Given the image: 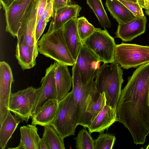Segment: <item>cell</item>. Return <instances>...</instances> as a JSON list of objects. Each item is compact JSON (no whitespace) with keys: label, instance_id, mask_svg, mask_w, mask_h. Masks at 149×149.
<instances>
[{"label":"cell","instance_id":"obj_2","mask_svg":"<svg viewBox=\"0 0 149 149\" xmlns=\"http://www.w3.org/2000/svg\"><path fill=\"white\" fill-rule=\"evenodd\" d=\"M104 63L97 70L95 86L100 94L104 92L107 104L116 110L124 80L123 70L116 62Z\"/></svg>","mask_w":149,"mask_h":149},{"label":"cell","instance_id":"obj_20","mask_svg":"<svg viewBox=\"0 0 149 149\" xmlns=\"http://www.w3.org/2000/svg\"><path fill=\"white\" fill-rule=\"evenodd\" d=\"M36 125L31 124L22 126L20 128V138L17 147L11 149H39L40 139L38 133Z\"/></svg>","mask_w":149,"mask_h":149},{"label":"cell","instance_id":"obj_41","mask_svg":"<svg viewBox=\"0 0 149 149\" xmlns=\"http://www.w3.org/2000/svg\"><path fill=\"white\" fill-rule=\"evenodd\" d=\"M148 104L149 105V88H148Z\"/></svg>","mask_w":149,"mask_h":149},{"label":"cell","instance_id":"obj_5","mask_svg":"<svg viewBox=\"0 0 149 149\" xmlns=\"http://www.w3.org/2000/svg\"><path fill=\"white\" fill-rule=\"evenodd\" d=\"M77 120V105L72 91L59 102L57 114L51 125L64 139L75 135Z\"/></svg>","mask_w":149,"mask_h":149},{"label":"cell","instance_id":"obj_21","mask_svg":"<svg viewBox=\"0 0 149 149\" xmlns=\"http://www.w3.org/2000/svg\"><path fill=\"white\" fill-rule=\"evenodd\" d=\"M105 5L119 24L126 23L136 17L118 0H106Z\"/></svg>","mask_w":149,"mask_h":149},{"label":"cell","instance_id":"obj_29","mask_svg":"<svg viewBox=\"0 0 149 149\" xmlns=\"http://www.w3.org/2000/svg\"><path fill=\"white\" fill-rule=\"evenodd\" d=\"M107 104V100L104 92L100 94L97 100L91 102L86 111L91 118V120Z\"/></svg>","mask_w":149,"mask_h":149},{"label":"cell","instance_id":"obj_6","mask_svg":"<svg viewBox=\"0 0 149 149\" xmlns=\"http://www.w3.org/2000/svg\"><path fill=\"white\" fill-rule=\"evenodd\" d=\"M114 60L127 69L149 63V46L122 43L116 45Z\"/></svg>","mask_w":149,"mask_h":149},{"label":"cell","instance_id":"obj_16","mask_svg":"<svg viewBox=\"0 0 149 149\" xmlns=\"http://www.w3.org/2000/svg\"><path fill=\"white\" fill-rule=\"evenodd\" d=\"M82 8L77 4H68L58 9L52 18L46 32L50 33L62 27L72 18L79 16Z\"/></svg>","mask_w":149,"mask_h":149},{"label":"cell","instance_id":"obj_40","mask_svg":"<svg viewBox=\"0 0 149 149\" xmlns=\"http://www.w3.org/2000/svg\"><path fill=\"white\" fill-rule=\"evenodd\" d=\"M25 0H15V1H17V2H19V1H24Z\"/></svg>","mask_w":149,"mask_h":149},{"label":"cell","instance_id":"obj_36","mask_svg":"<svg viewBox=\"0 0 149 149\" xmlns=\"http://www.w3.org/2000/svg\"><path fill=\"white\" fill-rule=\"evenodd\" d=\"M1 3L4 10L8 8L15 0H0Z\"/></svg>","mask_w":149,"mask_h":149},{"label":"cell","instance_id":"obj_38","mask_svg":"<svg viewBox=\"0 0 149 149\" xmlns=\"http://www.w3.org/2000/svg\"><path fill=\"white\" fill-rule=\"evenodd\" d=\"M123 1L136 3L138 2L137 0H121Z\"/></svg>","mask_w":149,"mask_h":149},{"label":"cell","instance_id":"obj_33","mask_svg":"<svg viewBox=\"0 0 149 149\" xmlns=\"http://www.w3.org/2000/svg\"><path fill=\"white\" fill-rule=\"evenodd\" d=\"M49 0H38L37 23L41 16Z\"/></svg>","mask_w":149,"mask_h":149},{"label":"cell","instance_id":"obj_3","mask_svg":"<svg viewBox=\"0 0 149 149\" xmlns=\"http://www.w3.org/2000/svg\"><path fill=\"white\" fill-rule=\"evenodd\" d=\"M38 52L58 63L73 66L76 61L66 41L63 26L50 33L44 34L37 42Z\"/></svg>","mask_w":149,"mask_h":149},{"label":"cell","instance_id":"obj_19","mask_svg":"<svg viewBox=\"0 0 149 149\" xmlns=\"http://www.w3.org/2000/svg\"><path fill=\"white\" fill-rule=\"evenodd\" d=\"M58 104L59 101L56 99L47 101L37 113L31 118V124L44 127L51 125L56 118Z\"/></svg>","mask_w":149,"mask_h":149},{"label":"cell","instance_id":"obj_4","mask_svg":"<svg viewBox=\"0 0 149 149\" xmlns=\"http://www.w3.org/2000/svg\"><path fill=\"white\" fill-rule=\"evenodd\" d=\"M72 72V91L77 105V126L80 125L86 128L91 121L86 111L87 100L90 94L97 91L94 81L95 77L84 85L76 63L73 66Z\"/></svg>","mask_w":149,"mask_h":149},{"label":"cell","instance_id":"obj_25","mask_svg":"<svg viewBox=\"0 0 149 149\" xmlns=\"http://www.w3.org/2000/svg\"><path fill=\"white\" fill-rule=\"evenodd\" d=\"M86 3L93 11L101 26L110 28L111 24L104 10L102 0H86Z\"/></svg>","mask_w":149,"mask_h":149},{"label":"cell","instance_id":"obj_8","mask_svg":"<svg viewBox=\"0 0 149 149\" xmlns=\"http://www.w3.org/2000/svg\"><path fill=\"white\" fill-rule=\"evenodd\" d=\"M40 87H29L11 93L9 102L8 109L22 121L28 122L39 96Z\"/></svg>","mask_w":149,"mask_h":149},{"label":"cell","instance_id":"obj_31","mask_svg":"<svg viewBox=\"0 0 149 149\" xmlns=\"http://www.w3.org/2000/svg\"><path fill=\"white\" fill-rule=\"evenodd\" d=\"M54 14L53 0H49L40 18L48 22Z\"/></svg>","mask_w":149,"mask_h":149},{"label":"cell","instance_id":"obj_32","mask_svg":"<svg viewBox=\"0 0 149 149\" xmlns=\"http://www.w3.org/2000/svg\"><path fill=\"white\" fill-rule=\"evenodd\" d=\"M47 23V22L41 18L37 22L36 29V37L37 42L41 36Z\"/></svg>","mask_w":149,"mask_h":149},{"label":"cell","instance_id":"obj_34","mask_svg":"<svg viewBox=\"0 0 149 149\" xmlns=\"http://www.w3.org/2000/svg\"><path fill=\"white\" fill-rule=\"evenodd\" d=\"M141 8L145 10L146 13L149 16V0H137Z\"/></svg>","mask_w":149,"mask_h":149},{"label":"cell","instance_id":"obj_7","mask_svg":"<svg viewBox=\"0 0 149 149\" xmlns=\"http://www.w3.org/2000/svg\"><path fill=\"white\" fill-rule=\"evenodd\" d=\"M83 45L93 51L104 63L115 61L116 44L114 39L107 29L95 28L93 33L84 40Z\"/></svg>","mask_w":149,"mask_h":149},{"label":"cell","instance_id":"obj_1","mask_svg":"<svg viewBox=\"0 0 149 149\" xmlns=\"http://www.w3.org/2000/svg\"><path fill=\"white\" fill-rule=\"evenodd\" d=\"M149 63L139 66L121 91L116 108L118 121L131 134L136 145L149 134Z\"/></svg>","mask_w":149,"mask_h":149},{"label":"cell","instance_id":"obj_9","mask_svg":"<svg viewBox=\"0 0 149 149\" xmlns=\"http://www.w3.org/2000/svg\"><path fill=\"white\" fill-rule=\"evenodd\" d=\"M38 0H33L26 12L17 38L22 37L36 60L38 54L36 37Z\"/></svg>","mask_w":149,"mask_h":149},{"label":"cell","instance_id":"obj_15","mask_svg":"<svg viewBox=\"0 0 149 149\" xmlns=\"http://www.w3.org/2000/svg\"><path fill=\"white\" fill-rule=\"evenodd\" d=\"M118 121L116 111L107 104L91 120L87 127L91 134L94 132H103L115 122Z\"/></svg>","mask_w":149,"mask_h":149},{"label":"cell","instance_id":"obj_10","mask_svg":"<svg viewBox=\"0 0 149 149\" xmlns=\"http://www.w3.org/2000/svg\"><path fill=\"white\" fill-rule=\"evenodd\" d=\"M57 64L55 62L46 70L45 74L41 80L40 93L33 109L31 118L35 116L43 104L50 99H57V92L55 79Z\"/></svg>","mask_w":149,"mask_h":149},{"label":"cell","instance_id":"obj_26","mask_svg":"<svg viewBox=\"0 0 149 149\" xmlns=\"http://www.w3.org/2000/svg\"><path fill=\"white\" fill-rule=\"evenodd\" d=\"M75 140V148L77 149H94V140L86 128L81 130L78 133Z\"/></svg>","mask_w":149,"mask_h":149},{"label":"cell","instance_id":"obj_27","mask_svg":"<svg viewBox=\"0 0 149 149\" xmlns=\"http://www.w3.org/2000/svg\"><path fill=\"white\" fill-rule=\"evenodd\" d=\"M116 140L115 136L112 134L100 133L94 140V149H112Z\"/></svg>","mask_w":149,"mask_h":149},{"label":"cell","instance_id":"obj_24","mask_svg":"<svg viewBox=\"0 0 149 149\" xmlns=\"http://www.w3.org/2000/svg\"><path fill=\"white\" fill-rule=\"evenodd\" d=\"M41 138L47 144L49 149L65 148L64 139L61 136L51 125L44 126Z\"/></svg>","mask_w":149,"mask_h":149},{"label":"cell","instance_id":"obj_28","mask_svg":"<svg viewBox=\"0 0 149 149\" xmlns=\"http://www.w3.org/2000/svg\"><path fill=\"white\" fill-rule=\"evenodd\" d=\"M77 28L82 41L90 36L94 32L95 28L84 17L78 18Z\"/></svg>","mask_w":149,"mask_h":149},{"label":"cell","instance_id":"obj_12","mask_svg":"<svg viewBox=\"0 0 149 149\" xmlns=\"http://www.w3.org/2000/svg\"><path fill=\"white\" fill-rule=\"evenodd\" d=\"M14 82L12 70L4 61L0 62V125L7 117L9 112V100L11 87Z\"/></svg>","mask_w":149,"mask_h":149},{"label":"cell","instance_id":"obj_37","mask_svg":"<svg viewBox=\"0 0 149 149\" xmlns=\"http://www.w3.org/2000/svg\"><path fill=\"white\" fill-rule=\"evenodd\" d=\"M39 149H49V147L46 143L40 138L38 144Z\"/></svg>","mask_w":149,"mask_h":149},{"label":"cell","instance_id":"obj_22","mask_svg":"<svg viewBox=\"0 0 149 149\" xmlns=\"http://www.w3.org/2000/svg\"><path fill=\"white\" fill-rule=\"evenodd\" d=\"M21 120L10 111L0 127V148L5 149Z\"/></svg>","mask_w":149,"mask_h":149},{"label":"cell","instance_id":"obj_14","mask_svg":"<svg viewBox=\"0 0 149 149\" xmlns=\"http://www.w3.org/2000/svg\"><path fill=\"white\" fill-rule=\"evenodd\" d=\"M147 22L144 16L136 17L126 23L118 24L115 33L116 37L124 42L130 41L145 32Z\"/></svg>","mask_w":149,"mask_h":149},{"label":"cell","instance_id":"obj_11","mask_svg":"<svg viewBox=\"0 0 149 149\" xmlns=\"http://www.w3.org/2000/svg\"><path fill=\"white\" fill-rule=\"evenodd\" d=\"M33 0L14 1L4 10L6 31L14 38L17 37L26 13Z\"/></svg>","mask_w":149,"mask_h":149},{"label":"cell","instance_id":"obj_18","mask_svg":"<svg viewBox=\"0 0 149 149\" xmlns=\"http://www.w3.org/2000/svg\"><path fill=\"white\" fill-rule=\"evenodd\" d=\"M68 66L57 62L55 79L57 99L59 102L68 94L72 84V76L70 74Z\"/></svg>","mask_w":149,"mask_h":149},{"label":"cell","instance_id":"obj_42","mask_svg":"<svg viewBox=\"0 0 149 149\" xmlns=\"http://www.w3.org/2000/svg\"><path fill=\"white\" fill-rule=\"evenodd\" d=\"M146 149H149V144L148 145L146 148Z\"/></svg>","mask_w":149,"mask_h":149},{"label":"cell","instance_id":"obj_39","mask_svg":"<svg viewBox=\"0 0 149 149\" xmlns=\"http://www.w3.org/2000/svg\"><path fill=\"white\" fill-rule=\"evenodd\" d=\"M63 1L66 5L71 4L70 0H63Z\"/></svg>","mask_w":149,"mask_h":149},{"label":"cell","instance_id":"obj_13","mask_svg":"<svg viewBox=\"0 0 149 149\" xmlns=\"http://www.w3.org/2000/svg\"><path fill=\"white\" fill-rule=\"evenodd\" d=\"M100 62L98 57L93 51L83 45L76 63L84 85L92 77H95L98 64Z\"/></svg>","mask_w":149,"mask_h":149},{"label":"cell","instance_id":"obj_17","mask_svg":"<svg viewBox=\"0 0 149 149\" xmlns=\"http://www.w3.org/2000/svg\"><path fill=\"white\" fill-rule=\"evenodd\" d=\"M78 18L74 17L63 26L65 38L70 53L76 61L83 46L77 28Z\"/></svg>","mask_w":149,"mask_h":149},{"label":"cell","instance_id":"obj_30","mask_svg":"<svg viewBox=\"0 0 149 149\" xmlns=\"http://www.w3.org/2000/svg\"><path fill=\"white\" fill-rule=\"evenodd\" d=\"M125 6L136 16L138 18H142L145 16L142 8L138 2L134 3L118 0Z\"/></svg>","mask_w":149,"mask_h":149},{"label":"cell","instance_id":"obj_35","mask_svg":"<svg viewBox=\"0 0 149 149\" xmlns=\"http://www.w3.org/2000/svg\"><path fill=\"white\" fill-rule=\"evenodd\" d=\"M54 13L59 8L65 5L63 0H53Z\"/></svg>","mask_w":149,"mask_h":149},{"label":"cell","instance_id":"obj_23","mask_svg":"<svg viewBox=\"0 0 149 149\" xmlns=\"http://www.w3.org/2000/svg\"><path fill=\"white\" fill-rule=\"evenodd\" d=\"M16 49V58L23 70L33 68L36 64L35 60L29 49L22 37L17 38Z\"/></svg>","mask_w":149,"mask_h":149}]
</instances>
